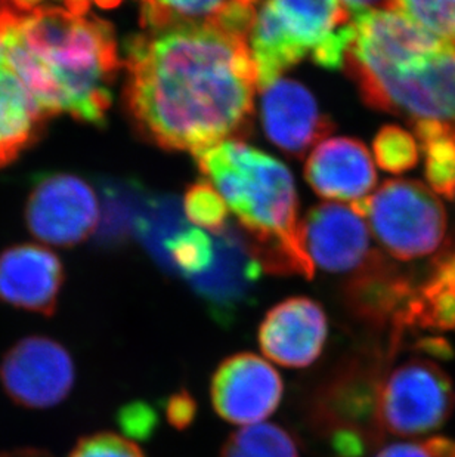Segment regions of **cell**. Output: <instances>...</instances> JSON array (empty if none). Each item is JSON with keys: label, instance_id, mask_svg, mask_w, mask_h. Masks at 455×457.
<instances>
[{"label": "cell", "instance_id": "52a82bcc", "mask_svg": "<svg viewBox=\"0 0 455 457\" xmlns=\"http://www.w3.org/2000/svg\"><path fill=\"white\" fill-rule=\"evenodd\" d=\"M351 206L369 220L383 249L400 261L434 253L447 233L445 207L436 193L418 181L391 179Z\"/></svg>", "mask_w": 455, "mask_h": 457}, {"label": "cell", "instance_id": "4dcf8cb0", "mask_svg": "<svg viewBox=\"0 0 455 457\" xmlns=\"http://www.w3.org/2000/svg\"><path fill=\"white\" fill-rule=\"evenodd\" d=\"M376 457H432L425 447L417 443H395L383 447Z\"/></svg>", "mask_w": 455, "mask_h": 457}, {"label": "cell", "instance_id": "30bf717a", "mask_svg": "<svg viewBox=\"0 0 455 457\" xmlns=\"http://www.w3.org/2000/svg\"><path fill=\"white\" fill-rule=\"evenodd\" d=\"M26 216L36 238L52 246L73 247L98 227V199L82 178L47 173L36 179Z\"/></svg>", "mask_w": 455, "mask_h": 457}, {"label": "cell", "instance_id": "ba28073f", "mask_svg": "<svg viewBox=\"0 0 455 457\" xmlns=\"http://www.w3.org/2000/svg\"><path fill=\"white\" fill-rule=\"evenodd\" d=\"M454 407L451 378L430 358H412L383 379L380 422L393 436H427L445 425Z\"/></svg>", "mask_w": 455, "mask_h": 457}, {"label": "cell", "instance_id": "277c9868", "mask_svg": "<svg viewBox=\"0 0 455 457\" xmlns=\"http://www.w3.org/2000/svg\"><path fill=\"white\" fill-rule=\"evenodd\" d=\"M352 40V20L342 0H265L249 35L259 89L305 58L327 70L343 69Z\"/></svg>", "mask_w": 455, "mask_h": 457}, {"label": "cell", "instance_id": "cb8c5ba5", "mask_svg": "<svg viewBox=\"0 0 455 457\" xmlns=\"http://www.w3.org/2000/svg\"><path fill=\"white\" fill-rule=\"evenodd\" d=\"M393 9L443 44L455 46V0H393Z\"/></svg>", "mask_w": 455, "mask_h": 457}, {"label": "cell", "instance_id": "8992f818", "mask_svg": "<svg viewBox=\"0 0 455 457\" xmlns=\"http://www.w3.org/2000/svg\"><path fill=\"white\" fill-rule=\"evenodd\" d=\"M369 107L430 121L455 137V46L443 44L410 64H344Z\"/></svg>", "mask_w": 455, "mask_h": 457}, {"label": "cell", "instance_id": "5bb4252c", "mask_svg": "<svg viewBox=\"0 0 455 457\" xmlns=\"http://www.w3.org/2000/svg\"><path fill=\"white\" fill-rule=\"evenodd\" d=\"M328 320L321 303L306 296L284 299L268 311L259 326L263 354L279 366L303 369L326 348Z\"/></svg>", "mask_w": 455, "mask_h": 457}, {"label": "cell", "instance_id": "e575fe53", "mask_svg": "<svg viewBox=\"0 0 455 457\" xmlns=\"http://www.w3.org/2000/svg\"><path fill=\"white\" fill-rule=\"evenodd\" d=\"M15 2L22 6H27V8H36V6H44L47 0H15ZM61 2H64V0H61Z\"/></svg>", "mask_w": 455, "mask_h": 457}, {"label": "cell", "instance_id": "d6a6232c", "mask_svg": "<svg viewBox=\"0 0 455 457\" xmlns=\"http://www.w3.org/2000/svg\"><path fill=\"white\" fill-rule=\"evenodd\" d=\"M342 2L353 13L393 8V0H342Z\"/></svg>", "mask_w": 455, "mask_h": 457}, {"label": "cell", "instance_id": "1f68e13d", "mask_svg": "<svg viewBox=\"0 0 455 457\" xmlns=\"http://www.w3.org/2000/svg\"><path fill=\"white\" fill-rule=\"evenodd\" d=\"M421 445L432 457H455V438L445 436H429Z\"/></svg>", "mask_w": 455, "mask_h": 457}, {"label": "cell", "instance_id": "83f0119b", "mask_svg": "<svg viewBox=\"0 0 455 457\" xmlns=\"http://www.w3.org/2000/svg\"><path fill=\"white\" fill-rule=\"evenodd\" d=\"M117 422L121 431L139 440H146L154 436L159 416L154 407L148 403L134 402L121 407L117 414Z\"/></svg>", "mask_w": 455, "mask_h": 457}, {"label": "cell", "instance_id": "ffe728a7", "mask_svg": "<svg viewBox=\"0 0 455 457\" xmlns=\"http://www.w3.org/2000/svg\"><path fill=\"white\" fill-rule=\"evenodd\" d=\"M45 119L0 44V168L30 144Z\"/></svg>", "mask_w": 455, "mask_h": 457}, {"label": "cell", "instance_id": "7c38bea8", "mask_svg": "<svg viewBox=\"0 0 455 457\" xmlns=\"http://www.w3.org/2000/svg\"><path fill=\"white\" fill-rule=\"evenodd\" d=\"M417 290L409 277L374 252L343 287L349 314L373 330H391L393 346L416 323Z\"/></svg>", "mask_w": 455, "mask_h": 457}, {"label": "cell", "instance_id": "836d02e7", "mask_svg": "<svg viewBox=\"0 0 455 457\" xmlns=\"http://www.w3.org/2000/svg\"><path fill=\"white\" fill-rule=\"evenodd\" d=\"M0 457H52L51 454L42 450L22 449L15 450V452H8V453L0 454Z\"/></svg>", "mask_w": 455, "mask_h": 457}, {"label": "cell", "instance_id": "d6986e66", "mask_svg": "<svg viewBox=\"0 0 455 457\" xmlns=\"http://www.w3.org/2000/svg\"><path fill=\"white\" fill-rule=\"evenodd\" d=\"M142 29L179 24H216L247 36L261 0H139Z\"/></svg>", "mask_w": 455, "mask_h": 457}, {"label": "cell", "instance_id": "3957f363", "mask_svg": "<svg viewBox=\"0 0 455 457\" xmlns=\"http://www.w3.org/2000/svg\"><path fill=\"white\" fill-rule=\"evenodd\" d=\"M194 157L240 220L263 271L312 278L315 267L302 240L292 172L238 139L216 144Z\"/></svg>", "mask_w": 455, "mask_h": 457}, {"label": "cell", "instance_id": "484cf974", "mask_svg": "<svg viewBox=\"0 0 455 457\" xmlns=\"http://www.w3.org/2000/svg\"><path fill=\"white\" fill-rule=\"evenodd\" d=\"M185 216L193 224L218 233L228 224V206L209 181H198L189 187L184 199Z\"/></svg>", "mask_w": 455, "mask_h": 457}, {"label": "cell", "instance_id": "5b68a950", "mask_svg": "<svg viewBox=\"0 0 455 457\" xmlns=\"http://www.w3.org/2000/svg\"><path fill=\"white\" fill-rule=\"evenodd\" d=\"M385 376L374 355L346 358L322 380L308 409L310 432L331 457H365L380 443Z\"/></svg>", "mask_w": 455, "mask_h": 457}, {"label": "cell", "instance_id": "7a4b0ae2", "mask_svg": "<svg viewBox=\"0 0 455 457\" xmlns=\"http://www.w3.org/2000/svg\"><path fill=\"white\" fill-rule=\"evenodd\" d=\"M0 44L45 116L105 125L121 67L112 24L64 6L0 0Z\"/></svg>", "mask_w": 455, "mask_h": 457}, {"label": "cell", "instance_id": "9a60e30c", "mask_svg": "<svg viewBox=\"0 0 455 457\" xmlns=\"http://www.w3.org/2000/svg\"><path fill=\"white\" fill-rule=\"evenodd\" d=\"M301 234L314 267L333 274L357 272L374 254L364 216L346 204L312 207L301 222Z\"/></svg>", "mask_w": 455, "mask_h": 457}, {"label": "cell", "instance_id": "e0dca14e", "mask_svg": "<svg viewBox=\"0 0 455 457\" xmlns=\"http://www.w3.org/2000/svg\"><path fill=\"white\" fill-rule=\"evenodd\" d=\"M64 283V267L49 249L36 245L9 247L0 253V301L51 317Z\"/></svg>", "mask_w": 455, "mask_h": 457}, {"label": "cell", "instance_id": "2e32d148", "mask_svg": "<svg viewBox=\"0 0 455 457\" xmlns=\"http://www.w3.org/2000/svg\"><path fill=\"white\" fill-rule=\"evenodd\" d=\"M263 91V129L287 154L302 157L333 132V121L319 112L314 96L302 83L278 79Z\"/></svg>", "mask_w": 455, "mask_h": 457}, {"label": "cell", "instance_id": "ac0fdd59", "mask_svg": "<svg viewBox=\"0 0 455 457\" xmlns=\"http://www.w3.org/2000/svg\"><path fill=\"white\" fill-rule=\"evenodd\" d=\"M305 178L322 199L351 204L367 199L377 182L368 148L346 137L318 144L306 162Z\"/></svg>", "mask_w": 455, "mask_h": 457}, {"label": "cell", "instance_id": "4fadbf2b", "mask_svg": "<svg viewBox=\"0 0 455 457\" xmlns=\"http://www.w3.org/2000/svg\"><path fill=\"white\" fill-rule=\"evenodd\" d=\"M278 371L253 353H238L220 362L211 380V406L234 425L269 418L283 400Z\"/></svg>", "mask_w": 455, "mask_h": 457}, {"label": "cell", "instance_id": "f1b7e54d", "mask_svg": "<svg viewBox=\"0 0 455 457\" xmlns=\"http://www.w3.org/2000/svg\"><path fill=\"white\" fill-rule=\"evenodd\" d=\"M197 411V402L186 389L172 394L168 398V402L164 403V413L168 418L169 425H172L178 431H184L191 427L195 420Z\"/></svg>", "mask_w": 455, "mask_h": 457}, {"label": "cell", "instance_id": "8fae6325", "mask_svg": "<svg viewBox=\"0 0 455 457\" xmlns=\"http://www.w3.org/2000/svg\"><path fill=\"white\" fill-rule=\"evenodd\" d=\"M213 238L211 267L186 278L213 319L228 324L250 303L263 267L244 229L228 222Z\"/></svg>", "mask_w": 455, "mask_h": 457}, {"label": "cell", "instance_id": "44dd1931", "mask_svg": "<svg viewBox=\"0 0 455 457\" xmlns=\"http://www.w3.org/2000/svg\"><path fill=\"white\" fill-rule=\"evenodd\" d=\"M135 179H105L101 184V202L96 240L103 246L116 247L134 236L137 216L148 197Z\"/></svg>", "mask_w": 455, "mask_h": 457}, {"label": "cell", "instance_id": "f546056e", "mask_svg": "<svg viewBox=\"0 0 455 457\" xmlns=\"http://www.w3.org/2000/svg\"><path fill=\"white\" fill-rule=\"evenodd\" d=\"M416 348L420 354L427 355L432 360H451L454 357V348L451 342L439 337H423L420 341H417Z\"/></svg>", "mask_w": 455, "mask_h": 457}, {"label": "cell", "instance_id": "9c48e42d", "mask_svg": "<svg viewBox=\"0 0 455 457\" xmlns=\"http://www.w3.org/2000/svg\"><path fill=\"white\" fill-rule=\"evenodd\" d=\"M74 380L73 358L52 337H24L6 351L0 362L4 393L27 409H49L64 402Z\"/></svg>", "mask_w": 455, "mask_h": 457}, {"label": "cell", "instance_id": "6da1fadb", "mask_svg": "<svg viewBox=\"0 0 455 457\" xmlns=\"http://www.w3.org/2000/svg\"><path fill=\"white\" fill-rule=\"evenodd\" d=\"M121 65L128 112L157 147L195 154L252 126L258 71L245 36L216 24L144 29Z\"/></svg>", "mask_w": 455, "mask_h": 457}, {"label": "cell", "instance_id": "4316f807", "mask_svg": "<svg viewBox=\"0 0 455 457\" xmlns=\"http://www.w3.org/2000/svg\"><path fill=\"white\" fill-rule=\"evenodd\" d=\"M69 457H145L134 441L114 432H96L83 436Z\"/></svg>", "mask_w": 455, "mask_h": 457}, {"label": "cell", "instance_id": "d4e9b609", "mask_svg": "<svg viewBox=\"0 0 455 457\" xmlns=\"http://www.w3.org/2000/svg\"><path fill=\"white\" fill-rule=\"evenodd\" d=\"M373 148L378 166L396 175L414 168L420 159L416 137L400 126L382 128L374 138Z\"/></svg>", "mask_w": 455, "mask_h": 457}, {"label": "cell", "instance_id": "603a6c76", "mask_svg": "<svg viewBox=\"0 0 455 457\" xmlns=\"http://www.w3.org/2000/svg\"><path fill=\"white\" fill-rule=\"evenodd\" d=\"M219 457H301V449L285 428L261 423L228 436Z\"/></svg>", "mask_w": 455, "mask_h": 457}, {"label": "cell", "instance_id": "7402d4cb", "mask_svg": "<svg viewBox=\"0 0 455 457\" xmlns=\"http://www.w3.org/2000/svg\"><path fill=\"white\" fill-rule=\"evenodd\" d=\"M425 155V173L430 190L447 199L455 197V137L436 123H414Z\"/></svg>", "mask_w": 455, "mask_h": 457}]
</instances>
